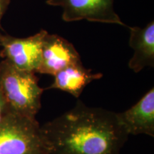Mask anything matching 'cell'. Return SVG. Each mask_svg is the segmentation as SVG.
Listing matches in <instances>:
<instances>
[{"instance_id":"1","label":"cell","mask_w":154,"mask_h":154,"mask_svg":"<svg viewBox=\"0 0 154 154\" xmlns=\"http://www.w3.org/2000/svg\"><path fill=\"white\" fill-rule=\"evenodd\" d=\"M49 154H120L128 139L116 113L80 100L72 109L41 126Z\"/></svg>"},{"instance_id":"2","label":"cell","mask_w":154,"mask_h":154,"mask_svg":"<svg viewBox=\"0 0 154 154\" xmlns=\"http://www.w3.org/2000/svg\"><path fill=\"white\" fill-rule=\"evenodd\" d=\"M44 91L36 73L17 69L5 59L0 61V92L11 113L36 119Z\"/></svg>"},{"instance_id":"3","label":"cell","mask_w":154,"mask_h":154,"mask_svg":"<svg viewBox=\"0 0 154 154\" xmlns=\"http://www.w3.org/2000/svg\"><path fill=\"white\" fill-rule=\"evenodd\" d=\"M0 154H49L36 119L9 113L0 124Z\"/></svg>"},{"instance_id":"4","label":"cell","mask_w":154,"mask_h":154,"mask_svg":"<svg viewBox=\"0 0 154 154\" xmlns=\"http://www.w3.org/2000/svg\"><path fill=\"white\" fill-rule=\"evenodd\" d=\"M47 33L42 29L26 38L3 34L0 38L2 47L0 56L17 69L36 74L41 63L44 38Z\"/></svg>"},{"instance_id":"5","label":"cell","mask_w":154,"mask_h":154,"mask_svg":"<svg viewBox=\"0 0 154 154\" xmlns=\"http://www.w3.org/2000/svg\"><path fill=\"white\" fill-rule=\"evenodd\" d=\"M114 0H47L50 6L63 9L62 19L66 22L82 19L94 22L125 26L113 9Z\"/></svg>"},{"instance_id":"6","label":"cell","mask_w":154,"mask_h":154,"mask_svg":"<svg viewBox=\"0 0 154 154\" xmlns=\"http://www.w3.org/2000/svg\"><path fill=\"white\" fill-rule=\"evenodd\" d=\"M80 62L79 54L72 43L57 34H46L37 73L54 76L63 69Z\"/></svg>"},{"instance_id":"7","label":"cell","mask_w":154,"mask_h":154,"mask_svg":"<svg viewBox=\"0 0 154 154\" xmlns=\"http://www.w3.org/2000/svg\"><path fill=\"white\" fill-rule=\"evenodd\" d=\"M117 120L129 135L146 134L154 137V88L124 112L116 113Z\"/></svg>"},{"instance_id":"8","label":"cell","mask_w":154,"mask_h":154,"mask_svg":"<svg viewBox=\"0 0 154 154\" xmlns=\"http://www.w3.org/2000/svg\"><path fill=\"white\" fill-rule=\"evenodd\" d=\"M129 46L134 55L128 66L135 73L140 72L147 66H154V23L152 21L143 28L129 27Z\"/></svg>"},{"instance_id":"9","label":"cell","mask_w":154,"mask_h":154,"mask_svg":"<svg viewBox=\"0 0 154 154\" xmlns=\"http://www.w3.org/2000/svg\"><path fill=\"white\" fill-rule=\"evenodd\" d=\"M54 81L47 89H59L79 98L86 86L103 77L101 73H92L83 66L82 62L74 63L59 71L54 75Z\"/></svg>"},{"instance_id":"10","label":"cell","mask_w":154,"mask_h":154,"mask_svg":"<svg viewBox=\"0 0 154 154\" xmlns=\"http://www.w3.org/2000/svg\"><path fill=\"white\" fill-rule=\"evenodd\" d=\"M10 113H11L10 109H9L7 103H6L2 94L0 92V124L5 120L6 117Z\"/></svg>"},{"instance_id":"11","label":"cell","mask_w":154,"mask_h":154,"mask_svg":"<svg viewBox=\"0 0 154 154\" xmlns=\"http://www.w3.org/2000/svg\"><path fill=\"white\" fill-rule=\"evenodd\" d=\"M10 1L11 0H0V38L3 36L2 32L1 21L6 11L8 9L9 4H10Z\"/></svg>"}]
</instances>
